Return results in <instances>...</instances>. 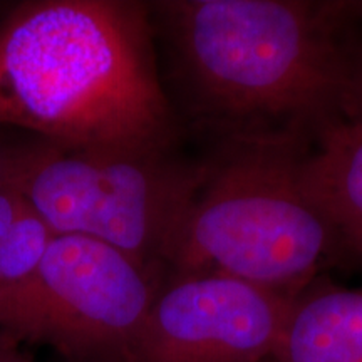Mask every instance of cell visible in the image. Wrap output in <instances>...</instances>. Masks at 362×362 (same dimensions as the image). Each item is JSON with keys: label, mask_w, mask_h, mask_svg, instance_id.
Listing matches in <instances>:
<instances>
[{"label": "cell", "mask_w": 362, "mask_h": 362, "mask_svg": "<svg viewBox=\"0 0 362 362\" xmlns=\"http://www.w3.org/2000/svg\"><path fill=\"white\" fill-rule=\"evenodd\" d=\"M155 11L193 107L237 139L265 121L320 133L347 111L354 61L336 40L346 2L175 0Z\"/></svg>", "instance_id": "obj_2"}, {"label": "cell", "mask_w": 362, "mask_h": 362, "mask_svg": "<svg viewBox=\"0 0 362 362\" xmlns=\"http://www.w3.org/2000/svg\"><path fill=\"white\" fill-rule=\"evenodd\" d=\"M302 173L341 242L362 255V119H339L320 131Z\"/></svg>", "instance_id": "obj_8"}, {"label": "cell", "mask_w": 362, "mask_h": 362, "mask_svg": "<svg viewBox=\"0 0 362 362\" xmlns=\"http://www.w3.org/2000/svg\"><path fill=\"white\" fill-rule=\"evenodd\" d=\"M347 8H349V12H354L362 17V2H347Z\"/></svg>", "instance_id": "obj_14"}, {"label": "cell", "mask_w": 362, "mask_h": 362, "mask_svg": "<svg viewBox=\"0 0 362 362\" xmlns=\"http://www.w3.org/2000/svg\"><path fill=\"white\" fill-rule=\"evenodd\" d=\"M161 285L107 243L54 233L33 275L0 297V330L66 362H126Z\"/></svg>", "instance_id": "obj_5"}, {"label": "cell", "mask_w": 362, "mask_h": 362, "mask_svg": "<svg viewBox=\"0 0 362 362\" xmlns=\"http://www.w3.org/2000/svg\"><path fill=\"white\" fill-rule=\"evenodd\" d=\"M52 237L51 228L25 203L24 211L0 245V297L33 275Z\"/></svg>", "instance_id": "obj_9"}, {"label": "cell", "mask_w": 362, "mask_h": 362, "mask_svg": "<svg viewBox=\"0 0 362 362\" xmlns=\"http://www.w3.org/2000/svg\"><path fill=\"white\" fill-rule=\"evenodd\" d=\"M292 138L237 139L206 165L168 264L175 274L218 272L297 296L341 245L305 187Z\"/></svg>", "instance_id": "obj_3"}, {"label": "cell", "mask_w": 362, "mask_h": 362, "mask_svg": "<svg viewBox=\"0 0 362 362\" xmlns=\"http://www.w3.org/2000/svg\"><path fill=\"white\" fill-rule=\"evenodd\" d=\"M126 362H260L272 357L296 296L218 272L175 274Z\"/></svg>", "instance_id": "obj_6"}, {"label": "cell", "mask_w": 362, "mask_h": 362, "mask_svg": "<svg viewBox=\"0 0 362 362\" xmlns=\"http://www.w3.org/2000/svg\"><path fill=\"white\" fill-rule=\"evenodd\" d=\"M272 359L362 362V288L298 292Z\"/></svg>", "instance_id": "obj_7"}, {"label": "cell", "mask_w": 362, "mask_h": 362, "mask_svg": "<svg viewBox=\"0 0 362 362\" xmlns=\"http://www.w3.org/2000/svg\"><path fill=\"white\" fill-rule=\"evenodd\" d=\"M13 148L16 146H11V144L4 143L2 138H0V185L6 183L8 180V175H11Z\"/></svg>", "instance_id": "obj_13"}, {"label": "cell", "mask_w": 362, "mask_h": 362, "mask_svg": "<svg viewBox=\"0 0 362 362\" xmlns=\"http://www.w3.org/2000/svg\"><path fill=\"white\" fill-rule=\"evenodd\" d=\"M0 362H35L16 337L0 330Z\"/></svg>", "instance_id": "obj_12"}, {"label": "cell", "mask_w": 362, "mask_h": 362, "mask_svg": "<svg viewBox=\"0 0 362 362\" xmlns=\"http://www.w3.org/2000/svg\"><path fill=\"white\" fill-rule=\"evenodd\" d=\"M0 126L81 151H168L175 123L148 4L30 0L12 8L0 22Z\"/></svg>", "instance_id": "obj_1"}, {"label": "cell", "mask_w": 362, "mask_h": 362, "mask_svg": "<svg viewBox=\"0 0 362 362\" xmlns=\"http://www.w3.org/2000/svg\"><path fill=\"white\" fill-rule=\"evenodd\" d=\"M24 208L25 200L11 181L0 185V245L8 237Z\"/></svg>", "instance_id": "obj_10"}, {"label": "cell", "mask_w": 362, "mask_h": 362, "mask_svg": "<svg viewBox=\"0 0 362 362\" xmlns=\"http://www.w3.org/2000/svg\"><path fill=\"white\" fill-rule=\"evenodd\" d=\"M206 165L168 151H81L35 139L16 144L8 181L56 235H81L156 269L168 262Z\"/></svg>", "instance_id": "obj_4"}, {"label": "cell", "mask_w": 362, "mask_h": 362, "mask_svg": "<svg viewBox=\"0 0 362 362\" xmlns=\"http://www.w3.org/2000/svg\"><path fill=\"white\" fill-rule=\"evenodd\" d=\"M346 112L349 119H362V59L354 61V74Z\"/></svg>", "instance_id": "obj_11"}]
</instances>
